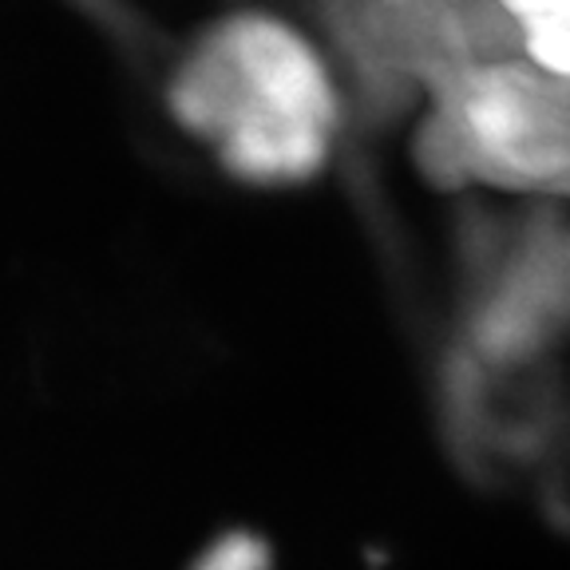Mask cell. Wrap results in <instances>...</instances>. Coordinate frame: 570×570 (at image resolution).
I'll use <instances>...</instances> for the list:
<instances>
[{
  "instance_id": "cell-2",
  "label": "cell",
  "mask_w": 570,
  "mask_h": 570,
  "mask_svg": "<svg viewBox=\"0 0 570 570\" xmlns=\"http://www.w3.org/2000/svg\"><path fill=\"white\" fill-rule=\"evenodd\" d=\"M416 159L440 187L570 198V76L523 56L463 71L420 107Z\"/></svg>"
},
{
  "instance_id": "cell-4",
  "label": "cell",
  "mask_w": 570,
  "mask_h": 570,
  "mask_svg": "<svg viewBox=\"0 0 570 570\" xmlns=\"http://www.w3.org/2000/svg\"><path fill=\"white\" fill-rule=\"evenodd\" d=\"M515 28L519 56L570 76V0H499Z\"/></svg>"
},
{
  "instance_id": "cell-1",
  "label": "cell",
  "mask_w": 570,
  "mask_h": 570,
  "mask_svg": "<svg viewBox=\"0 0 570 570\" xmlns=\"http://www.w3.org/2000/svg\"><path fill=\"white\" fill-rule=\"evenodd\" d=\"M170 111L249 187L309 183L345 124V91L325 52L289 20L226 12L170 80Z\"/></svg>"
},
{
  "instance_id": "cell-5",
  "label": "cell",
  "mask_w": 570,
  "mask_h": 570,
  "mask_svg": "<svg viewBox=\"0 0 570 570\" xmlns=\"http://www.w3.org/2000/svg\"><path fill=\"white\" fill-rule=\"evenodd\" d=\"M198 570H266V559H262V547L254 539H226L206 554Z\"/></svg>"
},
{
  "instance_id": "cell-3",
  "label": "cell",
  "mask_w": 570,
  "mask_h": 570,
  "mask_svg": "<svg viewBox=\"0 0 570 570\" xmlns=\"http://www.w3.org/2000/svg\"><path fill=\"white\" fill-rule=\"evenodd\" d=\"M321 17L368 111L424 107L463 71L519 56L499 0H321Z\"/></svg>"
}]
</instances>
